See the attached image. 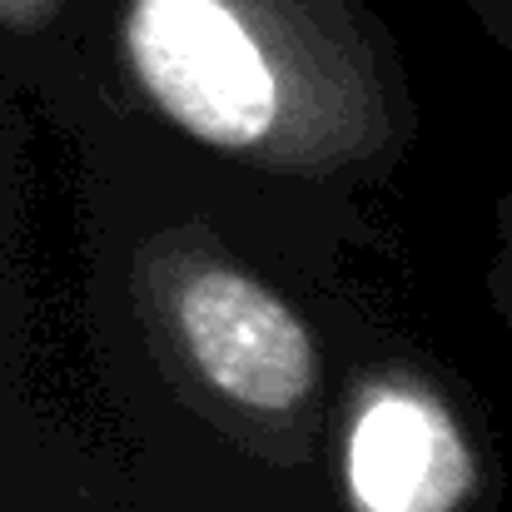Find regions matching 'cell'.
Here are the masks:
<instances>
[{"instance_id":"1","label":"cell","mask_w":512,"mask_h":512,"mask_svg":"<svg viewBox=\"0 0 512 512\" xmlns=\"http://www.w3.org/2000/svg\"><path fill=\"white\" fill-rule=\"evenodd\" d=\"M130 65L155 105L219 150L259 145L279 115V75L229 0H135Z\"/></svg>"},{"instance_id":"2","label":"cell","mask_w":512,"mask_h":512,"mask_svg":"<svg viewBox=\"0 0 512 512\" xmlns=\"http://www.w3.org/2000/svg\"><path fill=\"white\" fill-rule=\"evenodd\" d=\"M179 329L204 378L244 408L284 413L314 388L304 324L244 274H194L179 294Z\"/></svg>"},{"instance_id":"3","label":"cell","mask_w":512,"mask_h":512,"mask_svg":"<svg viewBox=\"0 0 512 512\" xmlns=\"http://www.w3.org/2000/svg\"><path fill=\"white\" fill-rule=\"evenodd\" d=\"M473 483V458L453 418L408 388L363 403L348 438V493L358 512H453Z\"/></svg>"}]
</instances>
